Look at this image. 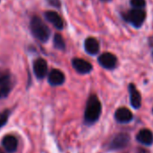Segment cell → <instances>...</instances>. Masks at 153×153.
I'll return each mask as SVG.
<instances>
[{"label":"cell","instance_id":"ba28073f","mask_svg":"<svg viewBox=\"0 0 153 153\" xmlns=\"http://www.w3.org/2000/svg\"><path fill=\"white\" fill-rule=\"evenodd\" d=\"M72 67L80 74H88L92 70V65L82 59H74L72 60Z\"/></svg>","mask_w":153,"mask_h":153},{"label":"cell","instance_id":"4fadbf2b","mask_svg":"<svg viewBox=\"0 0 153 153\" xmlns=\"http://www.w3.org/2000/svg\"><path fill=\"white\" fill-rule=\"evenodd\" d=\"M2 145L5 149L9 153H14L17 149L18 141L17 139L13 135H7L2 140Z\"/></svg>","mask_w":153,"mask_h":153},{"label":"cell","instance_id":"52a82bcc","mask_svg":"<svg viewBox=\"0 0 153 153\" xmlns=\"http://www.w3.org/2000/svg\"><path fill=\"white\" fill-rule=\"evenodd\" d=\"M48 71V66L47 62L43 59H37L33 62V72L36 76V78L39 79H43L47 75Z\"/></svg>","mask_w":153,"mask_h":153},{"label":"cell","instance_id":"9a60e30c","mask_svg":"<svg viewBox=\"0 0 153 153\" xmlns=\"http://www.w3.org/2000/svg\"><path fill=\"white\" fill-rule=\"evenodd\" d=\"M85 50L88 53L95 55L99 51V43L98 42L92 37L88 38L85 41Z\"/></svg>","mask_w":153,"mask_h":153},{"label":"cell","instance_id":"2e32d148","mask_svg":"<svg viewBox=\"0 0 153 153\" xmlns=\"http://www.w3.org/2000/svg\"><path fill=\"white\" fill-rule=\"evenodd\" d=\"M53 43H54V47L58 50L64 51L66 49L65 42L60 34H55V36L53 38Z\"/></svg>","mask_w":153,"mask_h":153},{"label":"cell","instance_id":"9c48e42d","mask_svg":"<svg viewBox=\"0 0 153 153\" xmlns=\"http://www.w3.org/2000/svg\"><path fill=\"white\" fill-rule=\"evenodd\" d=\"M44 16H45L46 20L48 22H50L55 28H57L58 30H62L63 29V27H64L63 20L59 16V14H57L56 12L47 11V12H45Z\"/></svg>","mask_w":153,"mask_h":153},{"label":"cell","instance_id":"3957f363","mask_svg":"<svg viewBox=\"0 0 153 153\" xmlns=\"http://www.w3.org/2000/svg\"><path fill=\"white\" fill-rule=\"evenodd\" d=\"M124 18L135 28H139L142 25L146 18V14L142 8H133L124 15Z\"/></svg>","mask_w":153,"mask_h":153},{"label":"cell","instance_id":"8992f818","mask_svg":"<svg viewBox=\"0 0 153 153\" xmlns=\"http://www.w3.org/2000/svg\"><path fill=\"white\" fill-rule=\"evenodd\" d=\"M12 89V80L9 75L0 76V98H5L8 96Z\"/></svg>","mask_w":153,"mask_h":153},{"label":"cell","instance_id":"7c38bea8","mask_svg":"<svg viewBox=\"0 0 153 153\" xmlns=\"http://www.w3.org/2000/svg\"><path fill=\"white\" fill-rule=\"evenodd\" d=\"M129 92H130V101L131 106L135 109H139L141 105V97L140 92L137 90V88L133 84L129 85Z\"/></svg>","mask_w":153,"mask_h":153},{"label":"cell","instance_id":"6da1fadb","mask_svg":"<svg viewBox=\"0 0 153 153\" xmlns=\"http://www.w3.org/2000/svg\"><path fill=\"white\" fill-rule=\"evenodd\" d=\"M102 106L99 99L96 95H92L87 103L85 110V122L88 124L95 123L100 117Z\"/></svg>","mask_w":153,"mask_h":153},{"label":"cell","instance_id":"ac0fdd59","mask_svg":"<svg viewBox=\"0 0 153 153\" xmlns=\"http://www.w3.org/2000/svg\"><path fill=\"white\" fill-rule=\"evenodd\" d=\"M131 5L133 8H143L145 7V0H131Z\"/></svg>","mask_w":153,"mask_h":153},{"label":"cell","instance_id":"7402d4cb","mask_svg":"<svg viewBox=\"0 0 153 153\" xmlns=\"http://www.w3.org/2000/svg\"><path fill=\"white\" fill-rule=\"evenodd\" d=\"M152 112H153V108H152Z\"/></svg>","mask_w":153,"mask_h":153},{"label":"cell","instance_id":"277c9868","mask_svg":"<svg viewBox=\"0 0 153 153\" xmlns=\"http://www.w3.org/2000/svg\"><path fill=\"white\" fill-rule=\"evenodd\" d=\"M130 142V136L127 133H119L117 134L110 142V149H121L128 146Z\"/></svg>","mask_w":153,"mask_h":153},{"label":"cell","instance_id":"7a4b0ae2","mask_svg":"<svg viewBox=\"0 0 153 153\" xmlns=\"http://www.w3.org/2000/svg\"><path fill=\"white\" fill-rule=\"evenodd\" d=\"M30 29L33 35L40 42H45L49 40L51 31L49 27L38 16H33L30 23Z\"/></svg>","mask_w":153,"mask_h":153},{"label":"cell","instance_id":"5bb4252c","mask_svg":"<svg viewBox=\"0 0 153 153\" xmlns=\"http://www.w3.org/2000/svg\"><path fill=\"white\" fill-rule=\"evenodd\" d=\"M136 139L140 143L149 146L153 143V133L149 129H142L138 132Z\"/></svg>","mask_w":153,"mask_h":153},{"label":"cell","instance_id":"8fae6325","mask_svg":"<svg viewBox=\"0 0 153 153\" xmlns=\"http://www.w3.org/2000/svg\"><path fill=\"white\" fill-rule=\"evenodd\" d=\"M48 81L51 86H60L65 81L64 74L59 69H52L48 76Z\"/></svg>","mask_w":153,"mask_h":153},{"label":"cell","instance_id":"30bf717a","mask_svg":"<svg viewBox=\"0 0 153 153\" xmlns=\"http://www.w3.org/2000/svg\"><path fill=\"white\" fill-rule=\"evenodd\" d=\"M114 118L118 123H127L132 120V114L128 108L120 107L116 110V112L114 114Z\"/></svg>","mask_w":153,"mask_h":153},{"label":"cell","instance_id":"e0dca14e","mask_svg":"<svg viewBox=\"0 0 153 153\" xmlns=\"http://www.w3.org/2000/svg\"><path fill=\"white\" fill-rule=\"evenodd\" d=\"M10 115V111L9 110H5L1 114H0V129H1L7 123Z\"/></svg>","mask_w":153,"mask_h":153},{"label":"cell","instance_id":"d6986e66","mask_svg":"<svg viewBox=\"0 0 153 153\" xmlns=\"http://www.w3.org/2000/svg\"><path fill=\"white\" fill-rule=\"evenodd\" d=\"M149 45H150L151 47H153V36H151V37L149 38Z\"/></svg>","mask_w":153,"mask_h":153},{"label":"cell","instance_id":"5b68a950","mask_svg":"<svg viewBox=\"0 0 153 153\" xmlns=\"http://www.w3.org/2000/svg\"><path fill=\"white\" fill-rule=\"evenodd\" d=\"M98 62L103 68H107V69H112L115 68L117 59L114 54L109 53V52H105L99 56Z\"/></svg>","mask_w":153,"mask_h":153},{"label":"cell","instance_id":"44dd1931","mask_svg":"<svg viewBox=\"0 0 153 153\" xmlns=\"http://www.w3.org/2000/svg\"><path fill=\"white\" fill-rule=\"evenodd\" d=\"M0 153H4V152H3L2 150H0Z\"/></svg>","mask_w":153,"mask_h":153},{"label":"cell","instance_id":"ffe728a7","mask_svg":"<svg viewBox=\"0 0 153 153\" xmlns=\"http://www.w3.org/2000/svg\"><path fill=\"white\" fill-rule=\"evenodd\" d=\"M101 1H103V2H109V1H111V0H101Z\"/></svg>","mask_w":153,"mask_h":153}]
</instances>
